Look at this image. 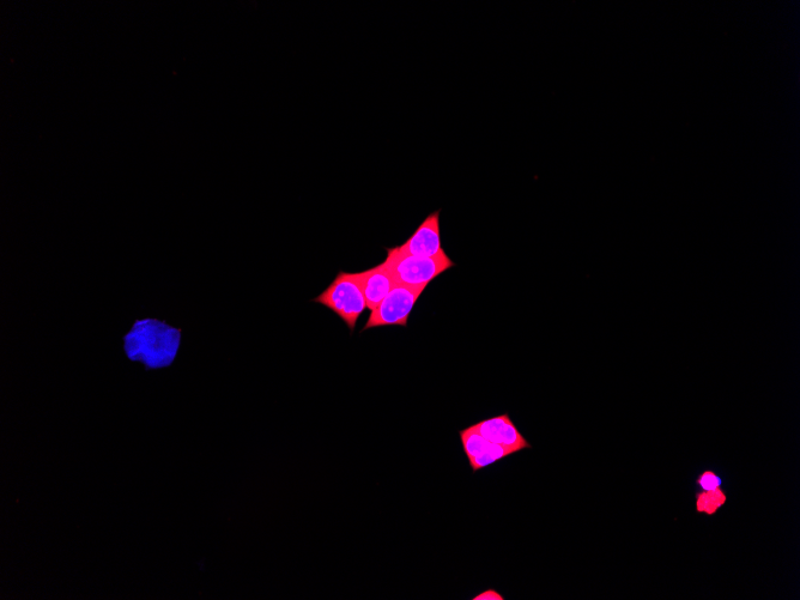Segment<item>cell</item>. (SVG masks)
Returning a JSON list of instances; mask_svg holds the SVG:
<instances>
[{
	"instance_id": "6da1fadb",
	"label": "cell",
	"mask_w": 800,
	"mask_h": 600,
	"mask_svg": "<svg viewBox=\"0 0 800 600\" xmlns=\"http://www.w3.org/2000/svg\"><path fill=\"white\" fill-rule=\"evenodd\" d=\"M180 336L179 330L163 324H141L127 337V351L132 360L165 367L171 365L177 356Z\"/></svg>"
},
{
	"instance_id": "7a4b0ae2",
	"label": "cell",
	"mask_w": 800,
	"mask_h": 600,
	"mask_svg": "<svg viewBox=\"0 0 800 600\" xmlns=\"http://www.w3.org/2000/svg\"><path fill=\"white\" fill-rule=\"evenodd\" d=\"M383 264L397 286L416 289H426L436 277L454 266L447 254L438 258H420L399 252L396 247L387 248Z\"/></svg>"
},
{
	"instance_id": "3957f363",
	"label": "cell",
	"mask_w": 800,
	"mask_h": 600,
	"mask_svg": "<svg viewBox=\"0 0 800 600\" xmlns=\"http://www.w3.org/2000/svg\"><path fill=\"white\" fill-rule=\"evenodd\" d=\"M313 301L330 308L353 332L361 314L367 308L361 287L360 272L357 274L339 272L335 281Z\"/></svg>"
},
{
	"instance_id": "277c9868",
	"label": "cell",
	"mask_w": 800,
	"mask_h": 600,
	"mask_svg": "<svg viewBox=\"0 0 800 600\" xmlns=\"http://www.w3.org/2000/svg\"><path fill=\"white\" fill-rule=\"evenodd\" d=\"M424 289L395 286L381 301L380 305L371 312L362 331L383 326H406L412 309L420 299Z\"/></svg>"
},
{
	"instance_id": "5b68a950",
	"label": "cell",
	"mask_w": 800,
	"mask_h": 600,
	"mask_svg": "<svg viewBox=\"0 0 800 600\" xmlns=\"http://www.w3.org/2000/svg\"><path fill=\"white\" fill-rule=\"evenodd\" d=\"M399 252L408 256L420 258H438L445 256L446 252L441 245L440 211L433 212L414 235L406 240L402 246L396 247Z\"/></svg>"
},
{
	"instance_id": "8992f818",
	"label": "cell",
	"mask_w": 800,
	"mask_h": 600,
	"mask_svg": "<svg viewBox=\"0 0 800 600\" xmlns=\"http://www.w3.org/2000/svg\"><path fill=\"white\" fill-rule=\"evenodd\" d=\"M459 435L464 453L468 457L471 469L474 472L488 468V466L500 462L501 459L512 456V453L507 448L493 444V442L484 438L475 426L460 430Z\"/></svg>"
},
{
	"instance_id": "52a82bcc",
	"label": "cell",
	"mask_w": 800,
	"mask_h": 600,
	"mask_svg": "<svg viewBox=\"0 0 800 600\" xmlns=\"http://www.w3.org/2000/svg\"><path fill=\"white\" fill-rule=\"evenodd\" d=\"M474 426L488 441L507 448L512 454L531 448L529 441L507 414L489 418Z\"/></svg>"
},
{
	"instance_id": "ba28073f",
	"label": "cell",
	"mask_w": 800,
	"mask_h": 600,
	"mask_svg": "<svg viewBox=\"0 0 800 600\" xmlns=\"http://www.w3.org/2000/svg\"><path fill=\"white\" fill-rule=\"evenodd\" d=\"M360 281L363 295L367 302L369 311H374L381 301L395 288L396 283L386 270L384 264L375 268L360 272Z\"/></svg>"
},
{
	"instance_id": "9c48e42d",
	"label": "cell",
	"mask_w": 800,
	"mask_h": 600,
	"mask_svg": "<svg viewBox=\"0 0 800 600\" xmlns=\"http://www.w3.org/2000/svg\"><path fill=\"white\" fill-rule=\"evenodd\" d=\"M695 508L699 514H706L709 517L717 514L720 508H723L727 502V495L723 489L707 490V492H700L695 496Z\"/></svg>"
},
{
	"instance_id": "30bf717a",
	"label": "cell",
	"mask_w": 800,
	"mask_h": 600,
	"mask_svg": "<svg viewBox=\"0 0 800 600\" xmlns=\"http://www.w3.org/2000/svg\"><path fill=\"white\" fill-rule=\"evenodd\" d=\"M696 486L702 490V492H707V490H714L719 489L723 486V480L712 470L703 471L702 474L696 480Z\"/></svg>"
},
{
	"instance_id": "8fae6325",
	"label": "cell",
	"mask_w": 800,
	"mask_h": 600,
	"mask_svg": "<svg viewBox=\"0 0 800 600\" xmlns=\"http://www.w3.org/2000/svg\"><path fill=\"white\" fill-rule=\"evenodd\" d=\"M472 599H474V600H503V599H505V597H503L501 595V593H499L498 591H495L493 589H489L487 591H483L482 593H480V595H477L476 597H474Z\"/></svg>"
}]
</instances>
